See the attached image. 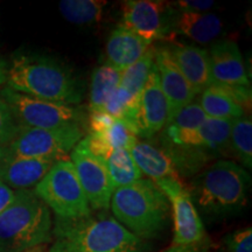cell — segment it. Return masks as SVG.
Instances as JSON below:
<instances>
[{
	"label": "cell",
	"instance_id": "cell-1",
	"mask_svg": "<svg viewBox=\"0 0 252 252\" xmlns=\"http://www.w3.org/2000/svg\"><path fill=\"white\" fill-rule=\"evenodd\" d=\"M250 173L229 160H217L196 174L187 187L197 213L209 220L235 215L248 203Z\"/></svg>",
	"mask_w": 252,
	"mask_h": 252
},
{
	"label": "cell",
	"instance_id": "cell-2",
	"mask_svg": "<svg viewBox=\"0 0 252 252\" xmlns=\"http://www.w3.org/2000/svg\"><path fill=\"white\" fill-rule=\"evenodd\" d=\"M54 243L49 252H145L143 239L115 217L102 213L80 219L55 217Z\"/></svg>",
	"mask_w": 252,
	"mask_h": 252
},
{
	"label": "cell",
	"instance_id": "cell-3",
	"mask_svg": "<svg viewBox=\"0 0 252 252\" xmlns=\"http://www.w3.org/2000/svg\"><path fill=\"white\" fill-rule=\"evenodd\" d=\"M7 88L34 98L75 105L83 98V87L70 69L45 55L13 58L6 75Z\"/></svg>",
	"mask_w": 252,
	"mask_h": 252
},
{
	"label": "cell",
	"instance_id": "cell-4",
	"mask_svg": "<svg viewBox=\"0 0 252 252\" xmlns=\"http://www.w3.org/2000/svg\"><path fill=\"white\" fill-rule=\"evenodd\" d=\"M110 206L115 220L140 239L159 237L168 224V200L150 179L116 188Z\"/></svg>",
	"mask_w": 252,
	"mask_h": 252
},
{
	"label": "cell",
	"instance_id": "cell-5",
	"mask_svg": "<svg viewBox=\"0 0 252 252\" xmlns=\"http://www.w3.org/2000/svg\"><path fill=\"white\" fill-rule=\"evenodd\" d=\"M53 236L49 208L31 189L15 191V198L0 214V252H26L42 247Z\"/></svg>",
	"mask_w": 252,
	"mask_h": 252
},
{
	"label": "cell",
	"instance_id": "cell-6",
	"mask_svg": "<svg viewBox=\"0 0 252 252\" xmlns=\"http://www.w3.org/2000/svg\"><path fill=\"white\" fill-rule=\"evenodd\" d=\"M34 193L60 219H80L91 214L71 160L60 159L35 186Z\"/></svg>",
	"mask_w": 252,
	"mask_h": 252
},
{
	"label": "cell",
	"instance_id": "cell-7",
	"mask_svg": "<svg viewBox=\"0 0 252 252\" xmlns=\"http://www.w3.org/2000/svg\"><path fill=\"white\" fill-rule=\"evenodd\" d=\"M1 98L13 113L19 127L59 128L81 126L84 112L77 106L34 98L6 87L0 93Z\"/></svg>",
	"mask_w": 252,
	"mask_h": 252
},
{
	"label": "cell",
	"instance_id": "cell-8",
	"mask_svg": "<svg viewBox=\"0 0 252 252\" xmlns=\"http://www.w3.org/2000/svg\"><path fill=\"white\" fill-rule=\"evenodd\" d=\"M81 126L59 128L19 127L15 137L6 144L8 150L20 157L34 159H63L82 140Z\"/></svg>",
	"mask_w": 252,
	"mask_h": 252
},
{
	"label": "cell",
	"instance_id": "cell-9",
	"mask_svg": "<svg viewBox=\"0 0 252 252\" xmlns=\"http://www.w3.org/2000/svg\"><path fill=\"white\" fill-rule=\"evenodd\" d=\"M176 8L172 2L161 0H127L122 2V20L119 26L133 32L154 42L165 40L172 42L174 39L173 24Z\"/></svg>",
	"mask_w": 252,
	"mask_h": 252
},
{
	"label": "cell",
	"instance_id": "cell-10",
	"mask_svg": "<svg viewBox=\"0 0 252 252\" xmlns=\"http://www.w3.org/2000/svg\"><path fill=\"white\" fill-rule=\"evenodd\" d=\"M156 185L173 208V247H201L206 241V230L181 179H163L157 181Z\"/></svg>",
	"mask_w": 252,
	"mask_h": 252
},
{
	"label": "cell",
	"instance_id": "cell-11",
	"mask_svg": "<svg viewBox=\"0 0 252 252\" xmlns=\"http://www.w3.org/2000/svg\"><path fill=\"white\" fill-rule=\"evenodd\" d=\"M70 156L91 209H108L115 187L104 160L90 152L86 139H82L72 149Z\"/></svg>",
	"mask_w": 252,
	"mask_h": 252
},
{
	"label": "cell",
	"instance_id": "cell-12",
	"mask_svg": "<svg viewBox=\"0 0 252 252\" xmlns=\"http://www.w3.org/2000/svg\"><path fill=\"white\" fill-rule=\"evenodd\" d=\"M56 161L20 157L0 145V182L17 190L35 187Z\"/></svg>",
	"mask_w": 252,
	"mask_h": 252
},
{
	"label": "cell",
	"instance_id": "cell-13",
	"mask_svg": "<svg viewBox=\"0 0 252 252\" xmlns=\"http://www.w3.org/2000/svg\"><path fill=\"white\" fill-rule=\"evenodd\" d=\"M154 64L159 74L160 87L167 102V109H168L167 122H168L179 110L193 102L196 94H194L180 69L173 61L167 47L156 48Z\"/></svg>",
	"mask_w": 252,
	"mask_h": 252
},
{
	"label": "cell",
	"instance_id": "cell-14",
	"mask_svg": "<svg viewBox=\"0 0 252 252\" xmlns=\"http://www.w3.org/2000/svg\"><path fill=\"white\" fill-rule=\"evenodd\" d=\"M232 121L207 118L202 125L188 132H174L162 128L161 140L181 146L207 150L217 157L229 149Z\"/></svg>",
	"mask_w": 252,
	"mask_h": 252
},
{
	"label": "cell",
	"instance_id": "cell-15",
	"mask_svg": "<svg viewBox=\"0 0 252 252\" xmlns=\"http://www.w3.org/2000/svg\"><path fill=\"white\" fill-rule=\"evenodd\" d=\"M208 54L212 84L250 87V78L237 43L231 40L219 41L210 47Z\"/></svg>",
	"mask_w": 252,
	"mask_h": 252
},
{
	"label": "cell",
	"instance_id": "cell-16",
	"mask_svg": "<svg viewBox=\"0 0 252 252\" xmlns=\"http://www.w3.org/2000/svg\"><path fill=\"white\" fill-rule=\"evenodd\" d=\"M168 118L167 102L159 82L156 64L147 78L139 102V137L152 138L165 127Z\"/></svg>",
	"mask_w": 252,
	"mask_h": 252
},
{
	"label": "cell",
	"instance_id": "cell-17",
	"mask_svg": "<svg viewBox=\"0 0 252 252\" xmlns=\"http://www.w3.org/2000/svg\"><path fill=\"white\" fill-rule=\"evenodd\" d=\"M167 48L195 94H201L212 86L209 54L206 49L184 43H174Z\"/></svg>",
	"mask_w": 252,
	"mask_h": 252
},
{
	"label": "cell",
	"instance_id": "cell-18",
	"mask_svg": "<svg viewBox=\"0 0 252 252\" xmlns=\"http://www.w3.org/2000/svg\"><path fill=\"white\" fill-rule=\"evenodd\" d=\"M151 46L152 43L133 32L118 26L111 32L106 41L105 53L108 64L122 72L137 62Z\"/></svg>",
	"mask_w": 252,
	"mask_h": 252
},
{
	"label": "cell",
	"instance_id": "cell-19",
	"mask_svg": "<svg viewBox=\"0 0 252 252\" xmlns=\"http://www.w3.org/2000/svg\"><path fill=\"white\" fill-rule=\"evenodd\" d=\"M223 31V23L216 14L191 13L180 12L176 9V15L173 24V34L182 35L197 43L213 42L220 35Z\"/></svg>",
	"mask_w": 252,
	"mask_h": 252
},
{
	"label": "cell",
	"instance_id": "cell-20",
	"mask_svg": "<svg viewBox=\"0 0 252 252\" xmlns=\"http://www.w3.org/2000/svg\"><path fill=\"white\" fill-rule=\"evenodd\" d=\"M130 153L141 174L147 175L153 182L163 179H180L171 158L161 147L138 139L131 147Z\"/></svg>",
	"mask_w": 252,
	"mask_h": 252
},
{
	"label": "cell",
	"instance_id": "cell-21",
	"mask_svg": "<svg viewBox=\"0 0 252 252\" xmlns=\"http://www.w3.org/2000/svg\"><path fill=\"white\" fill-rule=\"evenodd\" d=\"M198 104L208 118L234 121L245 116V110L238 105L228 94L214 84L208 87L201 94Z\"/></svg>",
	"mask_w": 252,
	"mask_h": 252
},
{
	"label": "cell",
	"instance_id": "cell-22",
	"mask_svg": "<svg viewBox=\"0 0 252 252\" xmlns=\"http://www.w3.org/2000/svg\"><path fill=\"white\" fill-rule=\"evenodd\" d=\"M103 160L115 189L133 184L143 176L128 150H112Z\"/></svg>",
	"mask_w": 252,
	"mask_h": 252
},
{
	"label": "cell",
	"instance_id": "cell-23",
	"mask_svg": "<svg viewBox=\"0 0 252 252\" xmlns=\"http://www.w3.org/2000/svg\"><path fill=\"white\" fill-rule=\"evenodd\" d=\"M121 84V72L111 65L105 64L94 68L90 84V111H99L109 94Z\"/></svg>",
	"mask_w": 252,
	"mask_h": 252
},
{
	"label": "cell",
	"instance_id": "cell-24",
	"mask_svg": "<svg viewBox=\"0 0 252 252\" xmlns=\"http://www.w3.org/2000/svg\"><path fill=\"white\" fill-rule=\"evenodd\" d=\"M106 5L108 2L102 0H62L59 2V9L69 23L93 25L102 20Z\"/></svg>",
	"mask_w": 252,
	"mask_h": 252
},
{
	"label": "cell",
	"instance_id": "cell-25",
	"mask_svg": "<svg viewBox=\"0 0 252 252\" xmlns=\"http://www.w3.org/2000/svg\"><path fill=\"white\" fill-rule=\"evenodd\" d=\"M229 149L242 162V167L251 171L252 167V122L250 116L232 121Z\"/></svg>",
	"mask_w": 252,
	"mask_h": 252
},
{
	"label": "cell",
	"instance_id": "cell-26",
	"mask_svg": "<svg viewBox=\"0 0 252 252\" xmlns=\"http://www.w3.org/2000/svg\"><path fill=\"white\" fill-rule=\"evenodd\" d=\"M156 60V48L151 46L141 58L121 72V84L128 93L139 96L143 91Z\"/></svg>",
	"mask_w": 252,
	"mask_h": 252
},
{
	"label": "cell",
	"instance_id": "cell-27",
	"mask_svg": "<svg viewBox=\"0 0 252 252\" xmlns=\"http://www.w3.org/2000/svg\"><path fill=\"white\" fill-rule=\"evenodd\" d=\"M207 115L200 104L197 102H191L185 108L179 110L173 116V118L166 123L163 128L174 132H188L202 125L207 121Z\"/></svg>",
	"mask_w": 252,
	"mask_h": 252
},
{
	"label": "cell",
	"instance_id": "cell-28",
	"mask_svg": "<svg viewBox=\"0 0 252 252\" xmlns=\"http://www.w3.org/2000/svg\"><path fill=\"white\" fill-rule=\"evenodd\" d=\"M19 125L7 103L0 96V145L8 144L17 135Z\"/></svg>",
	"mask_w": 252,
	"mask_h": 252
},
{
	"label": "cell",
	"instance_id": "cell-29",
	"mask_svg": "<svg viewBox=\"0 0 252 252\" xmlns=\"http://www.w3.org/2000/svg\"><path fill=\"white\" fill-rule=\"evenodd\" d=\"M225 244L229 252H252L251 226L237 230L226 236Z\"/></svg>",
	"mask_w": 252,
	"mask_h": 252
},
{
	"label": "cell",
	"instance_id": "cell-30",
	"mask_svg": "<svg viewBox=\"0 0 252 252\" xmlns=\"http://www.w3.org/2000/svg\"><path fill=\"white\" fill-rule=\"evenodd\" d=\"M216 86V84H214ZM224 93H226L235 100L238 105H241L244 110H250L251 108V88L242 86H217Z\"/></svg>",
	"mask_w": 252,
	"mask_h": 252
},
{
	"label": "cell",
	"instance_id": "cell-31",
	"mask_svg": "<svg viewBox=\"0 0 252 252\" xmlns=\"http://www.w3.org/2000/svg\"><path fill=\"white\" fill-rule=\"evenodd\" d=\"M172 4L178 11L191 13H206L215 6V2L209 0H180Z\"/></svg>",
	"mask_w": 252,
	"mask_h": 252
},
{
	"label": "cell",
	"instance_id": "cell-32",
	"mask_svg": "<svg viewBox=\"0 0 252 252\" xmlns=\"http://www.w3.org/2000/svg\"><path fill=\"white\" fill-rule=\"evenodd\" d=\"M115 118L104 112L103 110L99 111H90L89 115V133H100L112 125Z\"/></svg>",
	"mask_w": 252,
	"mask_h": 252
},
{
	"label": "cell",
	"instance_id": "cell-33",
	"mask_svg": "<svg viewBox=\"0 0 252 252\" xmlns=\"http://www.w3.org/2000/svg\"><path fill=\"white\" fill-rule=\"evenodd\" d=\"M15 198V191L8 186L0 182V214L11 206Z\"/></svg>",
	"mask_w": 252,
	"mask_h": 252
},
{
	"label": "cell",
	"instance_id": "cell-34",
	"mask_svg": "<svg viewBox=\"0 0 252 252\" xmlns=\"http://www.w3.org/2000/svg\"><path fill=\"white\" fill-rule=\"evenodd\" d=\"M163 252H207L200 247H172Z\"/></svg>",
	"mask_w": 252,
	"mask_h": 252
},
{
	"label": "cell",
	"instance_id": "cell-35",
	"mask_svg": "<svg viewBox=\"0 0 252 252\" xmlns=\"http://www.w3.org/2000/svg\"><path fill=\"white\" fill-rule=\"evenodd\" d=\"M6 75H7V70H6V65L4 62L0 60V86L6 81Z\"/></svg>",
	"mask_w": 252,
	"mask_h": 252
},
{
	"label": "cell",
	"instance_id": "cell-36",
	"mask_svg": "<svg viewBox=\"0 0 252 252\" xmlns=\"http://www.w3.org/2000/svg\"><path fill=\"white\" fill-rule=\"evenodd\" d=\"M26 252H46L45 250V245H42V247H37V248H34V249H31V250H28Z\"/></svg>",
	"mask_w": 252,
	"mask_h": 252
}]
</instances>
